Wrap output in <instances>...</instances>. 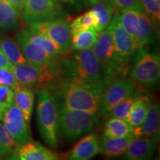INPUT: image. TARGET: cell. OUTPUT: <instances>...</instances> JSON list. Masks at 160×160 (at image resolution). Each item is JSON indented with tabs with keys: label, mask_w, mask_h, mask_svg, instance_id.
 I'll return each mask as SVG.
<instances>
[{
	"label": "cell",
	"mask_w": 160,
	"mask_h": 160,
	"mask_svg": "<svg viewBox=\"0 0 160 160\" xmlns=\"http://www.w3.org/2000/svg\"><path fill=\"white\" fill-rule=\"evenodd\" d=\"M133 40L135 51L144 49L155 41L153 22L143 10L139 12V25Z\"/></svg>",
	"instance_id": "2e32d148"
},
{
	"label": "cell",
	"mask_w": 160,
	"mask_h": 160,
	"mask_svg": "<svg viewBox=\"0 0 160 160\" xmlns=\"http://www.w3.org/2000/svg\"><path fill=\"white\" fill-rule=\"evenodd\" d=\"M105 87L78 78H69L64 91V106L69 109L97 113Z\"/></svg>",
	"instance_id": "6da1fadb"
},
{
	"label": "cell",
	"mask_w": 160,
	"mask_h": 160,
	"mask_svg": "<svg viewBox=\"0 0 160 160\" xmlns=\"http://www.w3.org/2000/svg\"><path fill=\"white\" fill-rule=\"evenodd\" d=\"M6 1L8 2L12 6H13L19 12L22 11L26 0H6Z\"/></svg>",
	"instance_id": "8d00e7d4"
},
{
	"label": "cell",
	"mask_w": 160,
	"mask_h": 160,
	"mask_svg": "<svg viewBox=\"0 0 160 160\" xmlns=\"http://www.w3.org/2000/svg\"><path fill=\"white\" fill-rule=\"evenodd\" d=\"M0 48L13 65L22 64L28 62L22 53L18 43L14 40L7 37L2 38L0 39Z\"/></svg>",
	"instance_id": "4316f807"
},
{
	"label": "cell",
	"mask_w": 160,
	"mask_h": 160,
	"mask_svg": "<svg viewBox=\"0 0 160 160\" xmlns=\"http://www.w3.org/2000/svg\"><path fill=\"white\" fill-rule=\"evenodd\" d=\"M97 0H86V2H88L89 4H91V5H92L93 3H94L95 2H97Z\"/></svg>",
	"instance_id": "f35d334b"
},
{
	"label": "cell",
	"mask_w": 160,
	"mask_h": 160,
	"mask_svg": "<svg viewBox=\"0 0 160 160\" xmlns=\"http://www.w3.org/2000/svg\"><path fill=\"white\" fill-rule=\"evenodd\" d=\"M133 137V134L122 138H109L105 136L99 137L98 139L99 153L109 157L123 155Z\"/></svg>",
	"instance_id": "d6986e66"
},
{
	"label": "cell",
	"mask_w": 160,
	"mask_h": 160,
	"mask_svg": "<svg viewBox=\"0 0 160 160\" xmlns=\"http://www.w3.org/2000/svg\"><path fill=\"white\" fill-rule=\"evenodd\" d=\"M137 95H133L125 98L117 102L113 106L105 116L109 118H117L127 121L128 117L131 111V107L134 102Z\"/></svg>",
	"instance_id": "f546056e"
},
{
	"label": "cell",
	"mask_w": 160,
	"mask_h": 160,
	"mask_svg": "<svg viewBox=\"0 0 160 160\" xmlns=\"http://www.w3.org/2000/svg\"><path fill=\"white\" fill-rule=\"evenodd\" d=\"M99 125V117L94 112L69 109L61 106L58 115V130L68 140H75L91 133Z\"/></svg>",
	"instance_id": "3957f363"
},
{
	"label": "cell",
	"mask_w": 160,
	"mask_h": 160,
	"mask_svg": "<svg viewBox=\"0 0 160 160\" xmlns=\"http://www.w3.org/2000/svg\"><path fill=\"white\" fill-rule=\"evenodd\" d=\"M105 1H107V2H109L111 3V0H105Z\"/></svg>",
	"instance_id": "ab89813d"
},
{
	"label": "cell",
	"mask_w": 160,
	"mask_h": 160,
	"mask_svg": "<svg viewBox=\"0 0 160 160\" xmlns=\"http://www.w3.org/2000/svg\"><path fill=\"white\" fill-rule=\"evenodd\" d=\"M13 65L8 59V58L6 57L5 53L0 48V68H3L8 71L12 72Z\"/></svg>",
	"instance_id": "d590c367"
},
{
	"label": "cell",
	"mask_w": 160,
	"mask_h": 160,
	"mask_svg": "<svg viewBox=\"0 0 160 160\" xmlns=\"http://www.w3.org/2000/svg\"><path fill=\"white\" fill-rule=\"evenodd\" d=\"M19 23V11L6 0H0V27L13 30Z\"/></svg>",
	"instance_id": "d4e9b609"
},
{
	"label": "cell",
	"mask_w": 160,
	"mask_h": 160,
	"mask_svg": "<svg viewBox=\"0 0 160 160\" xmlns=\"http://www.w3.org/2000/svg\"><path fill=\"white\" fill-rule=\"evenodd\" d=\"M160 125V110L157 103L150 101L147 115L141 125L133 129L134 137L157 138Z\"/></svg>",
	"instance_id": "9a60e30c"
},
{
	"label": "cell",
	"mask_w": 160,
	"mask_h": 160,
	"mask_svg": "<svg viewBox=\"0 0 160 160\" xmlns=\"http://www.w3.org/2000/svg\"><path fill=\"white\" fill-rule=\"evenodd\" d=\"M63 70L68 78H78L104 86L107 85L99 61L91 49L76 51L64 60Z\"/></svg>",
	"instance_id": "277c9868"
},
{
	"label": "cell",
	"mask_w": 160,
	"mask_h": 160,
	"mask_svg": "<svg viewBox=\"0 0 160 160\" xmlns=\"http://www.w3.org/2000/svg\"><path fill=\"white\" fill-rule=\"evenodd\" d=\"M16 40L28 62L39 67L51 68L53 56L48 53L41 46L28 39L22 31L16 35Z\"/></svg>",
	"instance_id": "7c38bea8"
},
{
	"label": "cell",
	"mask_w": 160,
	"mask_h": 160,
	"mask_svg": "<svg viewBox=\"0 0 160 160\" xmlns=\"http://www.w3.org/2000/svg\"><path fill=\"white\" fill-rule=\"evenodd\" d=\"M17 146L3 124L0 122V156H9Z\"/></svg>",
	"instance_id": "4dcf8cb0"
},
{
	"label": "cell",
	"mask_w": 160,
	"mask_h": 160,
	"mask_svg": "<svg viewBox=\"0 0 160 160\" xmlns=\"http://www.w3.org/2000/svg\"><path fill=\"white\" fill-rule=\"evenodd\" d=\"M159 56L145 49L137 50L134 64L130 73L131 79L139 85L151 87L159 82Z\"/></svg>",
	"instance_id": "8992f818"
},
{
	"label": "cell",
	"mask_w": 160,
	"mask_h": 160,
	"mask_svg": "<svg viewBox=\"0 0 160 160\" xmlns=\"http://www.w3.org/2000/svg\"><path fill=\"white\" fill-rule=\"evenodd\" d=\"M0 84L11 88L13 91L19 88L20 85L12 72L0 68Z\"/></svg>",
	"instance_id": "836d02e7"
},
{
	"label": "cell",
	"mask_w": 160,
	"mask_h": 160,
	"mask_svg": "<svg viewBox=\"0 0 160 160\" xmlns=\"http://www.w3.org/2000/svg\"><path fill=\"white\" fill-rule=\"evenodd\" d=\"M111 4L115 8L119 9L120 11L130 8L142 10L140 4V0H111Z\"/></svg>",
	"instance_id": "e575fe53"
},
{
	"label": "cell",
	"mask_w": 160,
	"mask_h": 160,
	"mask_svg": "<svg viewBox=\"0 0 160 160\" xmlns=\"http://www.w3.org/2000/svg\"><path fill=\"white\" fill-rule=\"evenodd\" d=\"M149 103L150 100L148 97L137 96L127 119V122L133 128L142 123L147 115Z\"/></svg>",
	"instance_id": "603a6c76"
},
{
	"label": "cell",
	"mask_w": 160,
	"mask_h": 160,
	"mask_svg": "<svg viewBox=\"0 0 160 160\" xmlns=\"http://www.w3.org/2000/svg\"><path fill=\"white\" fill-rule=\"evenodd\" d=\"M3 159V157H2V156H0V159Z\"/></svg>",
	"instance_id": "60d3db41"
},
{
	"label": "cell",
	"mask_w": 160,
	"mask_h": 160,
	"mask_svg": "<svg viewBox=\"0 0 160 160\" xmlns=\"http://www.w3.org/2000/svg\"><path fill=\"white\" fill-rule=\"evenodd\" d=\"M35 96L33 91L29 88L20 86L19 88L14 91L13 102L22 111L28 123L30 125Z\"/></svg>",
	"instance_id": "ffe728a7"
},
{
	"label": "cell",
	"mask_w": 160,
	"mask_h": 160,
	"mask_svg": "<svg viewBox=\"0 0 160 160\" xmlns=\"http://www.w3.org/2000/svg\"><path fill=\"white\" fill-rule=\"evenodd\" d=\"M29 28L47 36L60 48L63 53L71 49L70 24L64 19H52L30 24Z\"/></svg>",
	"instance_id": "52a82bcc"
},
{
	"label": "cell",
	"mask_w": 160,
	"mask_h": 160,
	"mask_svg": "<svg viewBox=\"0 0 160 160\" xmlns=\"http://www.w3.org/2000/svg\"><path fill=\"white\" fill-rule=\"evenodd\" d=\"M153 141L147 137H134L125 152V157L131 160H144L151 158L154 153Z\"/></svg>",
	"instance_id": "ac0fdd59"
},
{
	"label": "cell",
	"mask_w": 160,
	"mask_h": 160,
	"mask_svg": "<svg viewBox=\"0 0 160 160\" xmlns=\"http://www.w3.org/2000/svg\"><path fill=\"white\" fill-rule=\"evenodd\" d=\"M22 32L28 39L37 44L38 45L41 46L44 50H45L48 53H49L53 57L56 55L63 53V52L62 51L59 46L45 34L33 31L29 28L28 29L22 30Z\"/></svg>",
	"instance_id": "cb8c5ba5"
},
{
	"label": "cell",
	"mask_w": 160,
	"mask_h": 160,
	"mask_svg": "<svg viewBox=\"0 0 160 160\" xmlns=\"http://www.w3.org/2000/svg\"><path fill=\"white\" fill-rule=\"evenodd\" d=\"M99 153L98 138L94 133L86 136L68 153L67 159L71 160H88Z\"/></svg>",
	"instance_id": "e0dca14e"
},
{
	"label": "cell",
	"mask_w": 160,
	"mask_h": 160,
	"mask_svg": "<svg viewBox=\"0 0 160 160\" xmlns=\"http://www.w3.org/2000/svg\"><path fill=\"white\" fill-rule=\"evenodd\" d=\"M58 110L57 102L48 90L38 91L37 119L40 134L46 144L56 149L58 147Z\"/></svg>",
	"instance_id": "5b68a950"
},
{
	"label": "cell",
	"mask_w": 160,
	"mask_h": 160,
	"mask_svg": "<svg viewBox=\"0 0 160 160\" xmlns=\"http://www.w3.org/2000/svg\"><path fill=\"white\" fill-rule=\"evenodd\" d=\"M142 8L151 18L153 24H157L160 19V0H140Z\"/></svg>",
	"instance_id": "d6a6232c"
},
{
	"label": "cell",
	"mask_w": 160,
	"mask_h": 160,
	"mask_svg": "<svg viewBox=\"0 0 160 160\" xmlns=\"http://www.w3.org/2000/svg\"><path fill=\"white\" fill-rule=\"evenodd\" d=\"M14 91L11 88L0 84V121L2 119L5 112L14 103Z\"/></svg>",
	"instance_id": "1f68e13d"
},
{
	"label": "cell",
	"mask_w": 160,
	"mask_h": 160,
	"mask_svg": "<svg viewBox=\"0 0 160 160\" xmlns=\"http://www.w3.org/2000/svg\"><path fill=\"white\" fill-rule=\"evenodd\" d=\"M10 159L19 160H56L59 157L54 152L46 148L37 142L30 140L19 145L9 155Z\"/></svg>",
	"instance_id": "5bb4252c"
},
{
	"label": "cell",
	"mask_w": 160,
	"mask_h": 160,
	"mask_svg": "<svg viewBox=\"0 0 160 160\" xmlns=\"http://www.w3.org/2000/svg\"><path fill=\"white\" fill-rule=\"evenodd\" d=\"M2 121L18 145H22L31 140L30 125L26 122L22 111L14 103L5 112Z\"/></svg>",
	"instance_id": "30bf717a"
},
{
	"label": "cell",
	"mask_w": 160,
	"mask_h": 160,
	"mask_svg": "<svg viewBox=\"0 0 160 160\" xmlns=\"http://www.w3.org/2000/svg\"><path fill=\"white\" fill-rule=\"evenodd\" d=\"M142 9L134 8L122 9L120 11L119 19L121 25L127 33H128L132 38L135 36L139 25V12Z\"/></svg>",
	"instance_id": "83f0119b"
},
{
	"label": "cell",
	"mask_w": 160,
	"mask_h": 160,
	"mask_svg": "<svg viewBox=\"0 0 160 160\" xmlns=\"http://www.w3.org/2000/svg\"><path fill=\"white\" fill-rule=\"evenodd\" d=\"M60 1H62L65 3H68V2H73L74 0H60Z\"/></svg>",
	"instance_id": "74e56055"
},
{
	"label": "cell",
	"mask_w": 160,
	"mask_h": 160,
	"mask_svg": "<svg viewBox=\"0 0 160 160\" xmlns=\"http://www.w3.org/2000/svg\"><path fill=\"white\" fill-rule=\"evenodd\" d=\"M99 33L95 29L80 31L71 36V49L75 51L91 49L97 42Z\"/></svg>",
	"instance_id": "484cf974"
},
{
	"label": "cell",
	"mask_w": 160,
	"mask_h": 160,
	"mask_svg": "<svg viewBox=\"0 0 160 160\" xmlns=\"http://www.w3.org/2000/svg\"><path fill=\"white\" fill-rule=\"evenodd\" d=\"M137 83L133 80L120 78L112 81L104 91L99 111L105 116L116 104L125 98L135 94Z\"/></svg>",
	"instance_id": "9c48e42d"
},
{
	"label": "cell",
	"mask_w": 160,
	"mask_h": 160,
	"mask_svg": "<svg viewBox=\"0 0 160 160\" xmlns=\"http://www.w3.org/2000/svg\"><path fill=\"white\" fill-rule=\"evenodd\" d=\"M70 27L71 36L88 29H95L97 31L98 28L97 17H96L95 13L90 10L73 20V22L70 25Z\"/></svg>",
	"instance_id": "f1b7e54d"
},
{
	"label": "cell",
	"mask_w": 160,
	"mask_h": 160,
	"mask_svg": "<svg viewBox=\"0 0 160 160\" xmlns=\"http://www.w3.org/2000/svg\"><path fill=\"white\" fill-rule=\"evenodd\" d=\"M92 51L99 61L107 85L111 82L112 79L125 73L128 63L116 51L111 25H108L99 32L97 40L92 48Z\"/></svg>",
	"instance_id": "7a4b0ae2"
},
{
	"label": "cell",
	"mask_w": 160,
	"mask_h": 160,
	"mask_svg": "<svg viewBox=\"0 0 160 160\" xmlns=\"http://www.w3.org/2000/svg\"><path fill=\"white\" fill-rule=\"evenodd\" d=\"M109 25L111 27L112 37L116 51L122 59L128 64L130 59L136 51L133 38L121 25L119 14H116Z\"/></svg>",
	"instance_id": "4fadbf2b"
},
{
	"label": "cell",
	"mask_w": 160,
	"mask_h": 160,
	"mask_svg": "<svg viewBox=\"0 0 160 160\" xmlns=\"http://www.w3.org/2000/svg\"><path fill=\"white\" fill-rule=\"evenodd\" d=\"M57 0H26L22 9L24 21L31 24L52 19L59 13Z\"/></svg>",
	"instance_id": "8fae6325"
},
{
	"label": "cell",
	"mask_w": 160,
	"mask_h": 160,
	"mask_svg": "<svg viewBox=\"0 0 160 160\" xmlns=\"http://www.w3.org/2000/svg\"><path fill=\"white\" fill-rule=\"evenodd\" d=\"M12 73L20 85L27 88L45 85L53 77L51 68L39 67L29 62L13 65Z\"/></svg>",
	"instance_id": "ba28073f"
},
{
	"label": "cell",
	"mask_w": 160,
	"mask_h": 160,
	"mask_svg": "<svg viewBox=\"0 0 160 160\" xmlns=\"http://www.w3.org/2000/svg\"><path fill=\"white\" fill-rule=\"evenodd\" d=\"M91 5V11L95 13L98 19L97 31L99 33L108 26L113 15L115 8L111 2L105 0H97Z\"/></svg>",
	"instance_id": "7402d4cb"
},
{
	"label": "cell",
	"mask_w": 160,
	"mask_h": 160,
	"mask_svg": "<svg viewBox=\"0 0 160 160\" xmlns=\"http://www.w3.org/2000/svg\"><path fill=\"white\" fill-rule=\"evenodd\" d=\"M133 127L126 120L110 118L104 126L103 135L109 138L126 137L133 134Z\"/></svg>",
	"instance_id": "44dd1931"
}]
</instances>
